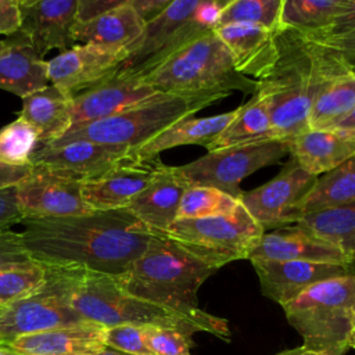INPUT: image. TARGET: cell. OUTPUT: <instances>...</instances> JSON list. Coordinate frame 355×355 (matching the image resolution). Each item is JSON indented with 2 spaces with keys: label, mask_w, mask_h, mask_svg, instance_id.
<instances>
[{
  "label": "cell",
  "mask_w": 355,
  "mask_h": 355,
  "mask_svg": "<svg viewBox=\"0 0 355 355\" xmlns=\"http://www.w3.org/2000/svg\"><path fill=\"white\" fill-rule=\"evenodd\" d=\"M104 330L83 322L21 336L6 345L18 355H94L105 348Z\"/></svg>",
  "instance_id": "22"
},
{
  "label": "cell",
  "mask_w": 355,
  "mask_h": 355,
  "mask_svg": "<svg viewBox=\"0 0 355 355\" xmlns=\"http://www.w3.org/2000/svg\"><path fill=\"white\" fill-rule=\"evenodd\" d=\"M144 25L129 0H125L121 6L93 21L76 22L72 33L76 43L94 44L128 57L139 42Z\"/></svg>",
  "instance_id": "25"
},
{
  "label": "cell",
  "mask_w": 355,
  "mask_h": 355,
  "mask_svg": "<svg viewBox=\"0 0 355 355\" xmlns=\"http://www.w3.org/2000/svg\"><path fill=\"white\" fill-rule=\"evenodd\" d=\"M219 100L222 97L212 94L183 97L159 94L112 116L71 128L61 139L47 146L86 140L119 147L132 154L171 123L182 118L194 116L197 111Z\"/></svg>",
  "instance_id": "7"
},
{
  "label": "cell",
  "mask_w": 355,
  "mask_h": 355,
  "mask_svg": "<svg viewBox=\"0 0 355 355\" xmlns=\"http://www.w3.org/2000/svg\"><path fill=\"white\" fill-rule=\"evenodd\" d=\"M19 225L22 244L33 262L110 276L123 275L162 236L126 208L24 218Z\"/></svg>",
  "instance_id": "1"
},
{
  "label": "cell",
  "mask_w": 355,
  "mask_h": 355,
  "mask_svg": "<svg viewBox=\"0 0 355 355\" xmlns=\"http://www.w3.org/2000/svg\"><path fill=\"white\" fill-rule=\"evenodd\" d=\"M316 176L305 172L293 158L269 182L243 191L239 202L250 216L266 232L291 225L293 208L312 189Z\"/></svg>",
  "instance_id": "13"
},
{
  "label": "cell",
  "mask_w": 355,
  "mask_h": 355,
  "mask_svg": "<svg viewBox=\"0 0 355 355\" xmlns=\"http://www.w3.org/2000/svg\"><path fill=\"white\" fill-rule=\"evenodd\" d=\"M19 116L37 132L39 144H51L72 126V97L49 85L22 98Z\"/></svg>",
  "instance_id": "28"
},
{
  "label": "cell",
  "mask_w": 355,
  "mask_h": 355,
  "mask_svg": "<svg viewBox=\"0 0 355 355\" xmlns=\"http://www.w3.org/2000/svg\"><path fill=\"white\" fill-rule=\"evenodd\" d=\"M104 345L129 355H153L146 344V326L105 327Z\"/></svg>",
  "instance_id": "40"
},
{
  "label": "cell",
  "mask_w": 355,
  "mask_h": 355,
  "mask_svg": "<svg viewBox=\"0 0 355 355\" xmlns=\"http://www.w3.org/2000/svg\"><path fill=\"white\" fill-rule=\"evenodd\" d=\"M229 0H198L191 19L204 31H212L219 25L220 15Z\"/></svg>",
  "instance_id": "43"
},
{
  "label": "cell",
  "mask_w": 355,
  "mask_h": 355,
  "mask_svg": "<svg viewBox=\"0 0 355 355\" xmlns=\"http://www.w3.org/2000/svg\"><path fill=\"white\" fill-rule=\"evenodd\" d=\"M349 348H354L355 349V327L352 330V334L349 337Z\"/></svg>",
  "instance_id": "51"
},
{
  "label": "cell",
  "mask_w": 355,
  "mask_h": 355,
  "mask_svg": "<svg viewBox=\"0 0 355 355\" xmlns=\"http://www.w3.org/2000/svg\"><path fill=\"white\" fill-rule=\"evenodd\" d=\"M164 166L165 164L159 158L129 157L101 176L82 180V197L93 211L126 208Z\"/></svg>",
  "instance_id": "15"
},
{
  "label": "cell",
  "mask_w": 355,
  "mask_h": 355,
  "mask_svg": "<svg viewBox=\"0 0 355 355\" xmlns=\"http://www.w3.org/2000/svg\"><path fill=\"white\" fill-rule=\"evenodd\" d=\"M4 308H6V306H0V316H1V313H3V311H4Z\"/></svg>",
  "instance_id": "53"
},
{
  "label": "cell",
  "mask_w": 355,
  "mask_h": 355,
  "mask_svg": "<svg viewBox=\"0 0 355 355\" xmlns=\"http://www.w3.org/2000/svg\"><path fill=\"white\" fill-rule=\"evenodd\" d=\"M248 259L305 261L352 266L347 257L336 247L294 225L263 233L250 252Z\"/></svg>",
  "instance_id": "21"
},
{
  "label": "cell",
  "mask_w": 355,
  "mask_h": 355,
  "mask_svg": "<svg viewBox=\"0 0 355 355\" xmlns=\"http://www.w3.org/2000/svg\"><path fill=\"white\" fill-rule=\"evenodd\" d=\"M263 233L240 204L230 215L176 219L164 234L196 258L220 269L229 262L248 259Z\"/></svg>",
  "instance_id": "9"
},
{
  "label": "cell",
  "mask_w": 355,
  "mask_h": 355,
  "mask_svg": "<svg viewBox=\"0 0 355 355\" xmlns=\"http://www.w3.org/2000/svg\"><path fill=\"white\" fill-rule=\"evenodd\" d=\"M125 60L122 53L94 44H76L47 61L49 80L67 96L75 97L118 71Z\"/></svg>",
  "instance_id": "16"
},
{
  "label": "cell",
  "mask_w": 355,
  "mask_h": 355,
  "mask_svg": "<svg viewBox=\"0 0 355 355\" xmlns=\"http://www.w3.org/2000/svg\"><path fill=\"white\" fill-rule=\"evenodd\" d=\"M288 154L286 141L269 140L236 146L216 151L175 166L187 186H207L220 190L239 200L243 190L240 183L261 168L279 162Z\"/></svg>",
  "instance_id": "10"
},
{
  "label": "cell",
  "mask_w": 355,
  "mask_h": 355,
  "mask_svg": "<svg viewBox=\"0 0 355 355\" xmlns=\"http://www.w3.org/2000/svg\"><path fill=\"white\" fill-rule=\"evenodd\" d=\"M355 108V69L343 62L323 83L312 104L308 129H327Z\"/></svg>",
  "instance_id": "29"
},
{
  "label": "cell",
  "mask_w": 355,
  "mask_h": 355,
  "mask_svg": "<svg viewBox=\"0 0 355 355\" xmlns=\"http://www.w3.org/2000/svg\"><path fill=\"white\" fill-rule=\"evenodd\" d=\"M349 0H284L280 18L282 29H294L302 33L316 32L329 25Z\"/></svg>",
  "instance_id": "33"
},
{
  "label": "cell",
  "mask_w": 355,
  "mask_h": 355,
  "mask_svg": "<svg viewBox=\"0 0 355 355\" xmlns=\"http://www.w3.org/2000/svg\"><path fill=\"white\" fill-rule=\"evenodd\" d=\"M43 282L25 297L7 305L0 316V344L17 337L86 322L71 306V298L86 270L44 266Z\"/></svg>",
  "instance_id": "8"
},
{
  "label": "cell",
  "mask_w": 355,
  "mask_h": 355,
  "mask_svg": "<svg viewBox=\"0 0 355 355\" xmlns=\"http://www.w3.org/2000/svg\"><path fill=\"white\" fill-rule=\"evenodd\" d=\"M293 225L336 247L351 263L355 262V201L302 215Z\"/></svg>",
  "instance_id": "31"
},
{
  "label": "cell",
  "mask_w": 355,
  "mask_h": 355,
  "mask_svg": "<svg viewBox=\"0 0 355 355\" xmlns=\"http://www.w3.org/2000/svg\"><path fill=\"white\" fill-rule=\"evenodd\" d=\"M37 132L21 116L0 129V162L12 166L32 165L37 150Z\"/></svg>",
  "instance_id": "36"
},
{
  "label": "cell",
  "mask_w": 355,
  "mask_h": 355,
  "mask_svg": "<svg viewBox=\"0 0 355 355\" xmlns=\"http://www.w3.org/2000/svg\"><path fill=\"white\" fill-rule=\"evenodd\" d=\"M279 57L272 71L257 80L268 105L273 139L287 141L308 130V118L323 83L347 62L338 53L294 29L276 32Z\"/></svg>",
  "instance_id": "2"
},
{
  "label": "cell",
  "mask_w": 355,
  "mask_h": 355,
  "mask_svg": "<svg viewBox=\"0 0 355 355\" xmlns=\"http://www.w3.org/2000/svg\"><path fill=\"white\" fill-rule=\"evenodd\" d=\"M71 306L86 322L103 327L122 324L176 329L189 334L211 333L229 340L227 320L202 311H178L126 293L115 276L85 272L75 288Z\"/></svg>",
  "instance_id": "3"
},
{
  "label": "cell",
  "mask_w": 355,
  "mask_h": 355,
  "mask_svg": "<svg viewBox=\"0 0 355 355\" xmlns=\"http://www.w3.org/2000/svg\"><path fill=\"white\" fill-rule=\"evenodd\" d=\"M44 273V266L36 262L0 269V306H7L29 294L43 282Z\"/></svg>",
  "instance_id": "38"
},
{
  "label": "cell",
  "mask_w": 355,
  "mask_h": 355,
  "mask_svg": "<svg viewBox=\"0 0 355 355\" xmlns=\"http://www.w3.org/2000/svg\"><path fill=\"white\" fill-rule=\"evenodd\" d=\"M218 269L168 239L159 236L121 276V287L141 300L178 311L200 309V286Z\"/></svg>",
  "instance_id": "5"
},
{
  "label": "cell",
  "mask_w": 355,
  "mask_h": 355,
  "mask_svg": "<svg viewBox=\"0 0 355 355\" xmlns=\"http://www.w3.org/2000/svg\"><path fill=\"white\" fill-rule=\"evenodd\" d=\"M257 272L261 291L265 297L284 305L313 284L354 273L347 265L318 263L305 261H250Z\"/></svg>",
  "instance_id": "18"
},
{
  "label": "cell",
  "mask_w": 355,
  "mask_h": 355,
  "mask_svg": "<svg viewBox=\"0 0 355 355\" xmlns=\"http://www.w3.org/2000/svg\"><path fill=\"white\" fill-rule=\"evenodd\" d=\"M355 201V155L316 178L312 189L293 208L291 225L302 215Z\"/></svg>",
  "instance_id": "30"
},
{
  "label": "cell",
  "mask_w": 355,
  "mask_h": 355,
  "mask_svg": "<svg viewBox=\"0 0 355 355\" xmlns=\"http://www.w3.org/2000/svg\"><path fill=\"white\" fill-rule=\"evenodd\" d=\"M129 157V151L119 147L76 140L65 144L37 147L31 164L68 172L82 180H87L101 176Z\"/></svg>",
  "instance_id": "20"
},
{
  "label": "cell",
  "mask_w": 355,
  "mask_h": 355,
  "mask_svg": "<svg viewBox=\"0 0 355 355\" xmlns=\"http://www.w3.org/2000/svg\"><path fill=\"white\" fill-rule=\"evenodd\" d=\"M94 355H129V354H125V352H119V351H115V349H112V348H108V347H105L104 349H101L100 352H97V354H94Z\"/></svg>",
  "instance_id": "49"
},
{
  "label": "cell",
  "mask_w": 355,
  "mask_h": 355,
  "mask_svg": "<svg viewBox=\"0 0 355 355\" xmlns=\"http://www.w3.org/2000/svg\"><path fill=\"white\" fill-rule=\"evenodd\" d=\"M304 35L338 53L355 69V0L329 25Z\"/></svg>",
  "instance_id": "37"
},
{
  "label": "cell",
  "mask_w": 355,
  "mask_h": 355,
  "mask_svg": "<svg viewBox=\"0 0 355 355\" xmlns=\"http://www.w3.org/2000/svg\"><path fill=\"white\" fill-rule=\"evenodd\" d=\"M32 169V165L26 166H12L0 162V190L17 186V183L24 179Z\"/></svg>",
  "instance_id": "47"
},
{
  "label": "cell",
  "mask_w": 355,
  "mask_h": 355,
  "mask_svg": "<svg viewBox=\"0 0 355 355\" xmlns=\"http://www.w3.org/2000/svg\"><path fill=\"white\" fill-rule=\"evenodd\" d=\"M286 143L291 158L316 178L355 155V135L331 128L308 129Z\"/></svg>",
  "instance_id": "23"
},
{
  "label": "cell",
  "mask_w": 355,
  "mask_h": 355,
  "mask_svg": "<svg viewBox=\"0 0 355 355\" xmlns=\"http://www.w3.org/2000/svg\"><path fill=\"white\" fill-rule=\"evenodd\" d=\"M172 0H129L144 24L159 15Z\"/></svg>",
  "instance_id": "46"
},
{
  "label": "cell",
  "mask_w": 355,
  "mask_h": 355,
  "mask_svg": "<svg viewBox=\"0 0 355 355\" xmlns=\"http://www.w3.org/2000/svg\"><path fill=\"white\" fill-rule=\"evenodd\" d=\"M146 344L153 355H191V334L168 327L146 326Z\"/></svg>",
  "instance_id": "39"
},
{
  "label": "cell",
  "mask_w": 355,
  "mask_h": 355,
  "mask_svg": "<svg viewBox=\"0 0 355 355\" xmlns=\"http://www.w3.org/2000/svg\"><path fill=\"white\" fill-rule=\"evenodd\" d=\"M159 94L141 75L119 67L98 85L72 97L71 128L112 116Z\"/></svg>",
  "instance_id": "14"
},
{
  "label": "cell",
  "mask_w": 355,
  "mask_h": 355,
  "mask_svg": "<svg viewBox=\"0 0 355 355\" xmlns=\"http://www.w3.org/2000/svg\"><path fill=\"white\" fill-rule=\"evenodd\" d=\"M282 308L304 347L345 355L355 327V272L319 282Z\"/></svg>",
  "instance_id": "6"
},
{
  "label": "cell",
  "mask_w": 355,
  "mask_h": 355,
  "mask_svg": "<svg viewBox=\"0 0 355 355\" xmlns=\"http://www.w3.org/2000/svg\"><path fill=\"white\" fill-rule=\"evenodd\" d=\"M269 140L275 139L268 105L258 94H252L250 101L236 108V115L232 122L207 147V150L216 151Z\"/></svg>",
  "instance_id": "32"
},
{
  "label": "cell",
  "mask_w": 355,
  "mask_h": 355,
  "mask_svg": "<svg viewBox=\"0 0 355 355\" xmlns=\"http://www.w3.org/2000/svg\"><path fill=\"white\" fill-rule=\"evenodd\" d=\"M33 263L22 244L21 233L8 230L0 233V269Z\"/></svg>",
  "instance_id": "41"
},
{
  "label": "cell",
  "mask_w": 355,
  "mask_h": 355,
  "mask_svg": "<svg viewBox=\"0 0 355 355\" xmlns=\"http://www.w3.org/2000/svg\"><path fill=\"white\" fill-rule=\"evenodd\" d=\"M19 32L43 57L50 50L65 51L76 46L72 29L76 24L78 0H18Z\"/></svg>",
  "instance_id": "17"
},
{
  "label": "cell",
  "mask_w": 355,
  "mask_h": 355,
  "mask_svg": "<svg viewBox=\"0 0 355 355\" xmlns=\"http://www.w3.org/2000/svg\"><path fill=\"white\" fill-rule=\"evenodd\" d=\"M141 76L154 90L169 96L225 98L233 92H257V80L236 71L230 53L214 29L200 33Z\"/></svg>",
  "instance_id": "4"
},
{
  "label": "cell",
  "mask_w": 355,
  "mask_h": 355,
  "mask_svg": "<svg viewBox=\"0 0 355 355\" xmlns=\"http://www.w3.org/2000/svg\"><path fill=\"white\" fill-rule=\"evenodd\" d=\"M230 53L236 71L255 80L263 79L279 57L276 32L251 24H226L214 29Z\"/></svg>",
  "instance_id": "19"
},
{
  "label": "cell",
  "mask_w": 355,
  "mask_h": 355,
  "mask_svg": "<svg viewBox=\"0 0 355 355\" xmlns=\"http://www.w3.org/2000/svg\"><path fill=\"white\" fill-rule=\"evenodd\" d=\"M187 187L175 166L165 165L151 183L129 202L126 209L151 230L164 234L176 220L179 202Z\"/></svg>",
  "instance_id": "26"
},
{
  "label": "cell",
  "mask_w": 355,
  "mask_h": 355,
  "mask_svg": "<svg viewBox=\"0 0 355 355\" xmlns=\"http://www.w3.org/2000/svg\"><path fill=\"white\" fill-rule=\"evenodd\" d=\"M276 355H324V354L313 351V349H309V348L301 345V347H297V348H293V349L282 351V352H279Z\"/></svg>",
  "instance_id": "48"
},
{
  "label": "cell",
  "mask_w": 355,
  "mask_h": 355,
  "mask_svg": "<svg viewBox=\"0 0 355 355\" xmlns=\"http://www.w3.org/2000/svg\"><path fill=\"white\" fill-rule=\"evenodd\" d=\"M197 4L198 0H172L159 15L144 25L139 42L121 64V68L143 75L205 32L191 19Z\"/></svg>",
  "instance_id": "11"
},
{
  "label": "cell",
  "mask_w": 355,
  "mask_h": 355,
  "mask_svg": "<svg viewBox=\"0 0 355 355\" xmlns=\"http://www.w3.org/2000/svg\"><path fill=\"white\" fill-rule=\"evenodd\" d=\"M15 189L24 218L73 216L93 211L82 197V179L68 172L32 165Z\"/></svg>",
  "instance_id": "12"
},
{
  "label": "cell",
  "mask_w": 355,
  "mask_h": 355,
  "mask_svg": "<svg viewBox=\"0 0 355 355\" xmlns=\"http://www.w3.org/2000/svg\"><path fill=\"white\" fill-rule=\"evenodd\" d=\"M47 61L19 31L4 39L0 51V89L21 98L49 86Z\"/></svg>",
  "instance_id": "24"
},
{
  "label": "cell",
  "mask_w": 355,
  "mask_h": 355,
  "mask_svg": "<svg viewBox=\"0 0 355 355\" xmlns=\"http://www.w3.org/2000/svg\"><path fill=\"white\" fill-rule=\"evenodd\" d=\"M0 355H18V354H15L11 348H8L7 345H4V344H0Z\"/></svg>",
  "instance_id": "50"
},
{
  "label": "cell",
  "mask_w": 355,
  "mask_h": 355,
  "mask_svg": "<svg viewBox=\"0 0 355 355\" xmlns=\"http://www.w3.org/2000/svg\"><path fill=\"white\" fill-rule=\"evenodd\" d=\"M21 28L19 3L17 0H0V35L11 36Z\"/></svg>",
  "instance_id": "45"
},
{
  "label": "cell",
  "mask_w": 355,
  "mask_h": 355,
  "mask_svg": "<svg viewBox=\"0 0 355 355\" xmlns=\"http://www.w3.org/2000/svg\"><path fill=\"white\" fill-rule=\"evenodd\" d=\"M3 47H4V40H0V51L3 50Z\"/></svg>",
  "instance_id": "52"
},
{
  "label": "cell",
  "mask_w": 355,
  "mask_h": 355,
  "mask_svg": "<svg viewBox=\"0 0 355 355\" xmlns=\"http://www.w3.org/2000/svg\"><path fill=\"white\" fill-rule=\"evenodd\" d=\"M125 0H78L76 22L83 24L96 19L110 10L121 6Z\"/></svg>",
  "instance_id": "44"
},
{
  "label": "cell",
  "mask_w": 355,
  "mask_h": 355,
  "mask_svg": "<svg viewBox=\"0 0 355 355\" xmlns=\"http://www.w3.org/2000/svg\"><path fill=\"white\" fill-rule=\"evenodd\" d=\"M284 0H229L222 11L219 25L251 24L269 31H280Z\"/></svg>",
  "instance_id": "35"
},
{
  "label": "cell",
  "mask_w": 355,
  "mask_h": 355,
  "mask_svg": "<svg viewBox=\"0 0 355 355\" xmlns=\"http://www.w3.org/2000/svg\"><path fill=\"white\" fill-rule=\"evenodd\" d=\"M240 207L237 198L207 186H189L183 193L176 219L230 215Z\"/></svg>",
  "instance_id": "34"
},
{
  "label": "cell",
  "mask_w": 355,
  "mask_h": 355,
  "mask_svg": "<svg viewBox=\"0 0 355 355\" xmlns=\"http://www.w3.org/2000/svg\"><path fill=\"white\" fill-rule=\"evenodd\" d=\"M24 215L17 202L15 186L0 190V233L12 230L11 227L21 223Z\"/></svg>",
  "instance_id": "42"
},
{
  "label": "cell",
  "mask_w": 355,
  "mask_h": 355,
  "mask_svg": "<svg viewBox=\"0 0 355 355\" xmlns=\"http://www.w3.org/2000/svg\"><path fill=\"white\" fill-rule=\"evenodd\" d=\"M234 115L236 110L204 118H182L166 126L141 147L135 150L130 157L139 159H153L158 158V155L165 150L187 144H198L207 148L232 122Z\"/></svg>",
  "instance_id": "27"
}]
</instances>
